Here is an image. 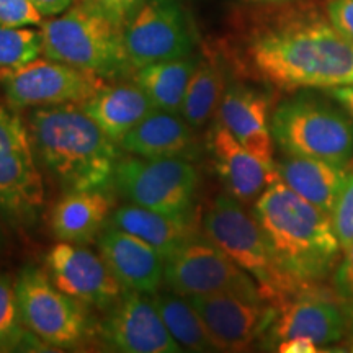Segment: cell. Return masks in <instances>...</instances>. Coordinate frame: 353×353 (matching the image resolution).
Instances as JSON below:
<instances>
[{
  "instance_id": "obj_24",
  "label": "cell",
  "mask_w": 353,
  "mask_h": 353,
  "mask_svg": "<svg viewBox=\"0 0 353 353\" xmlns=\"http://www.w3.org/2000/svg\"><path fill=\"white\" fill-rule=\"evenodd\" d=\"M110 226L139 237L164 259H169L185 242L201 232L198 231L193 214H165L136 205L121 206L114 211L110 218Z\"/></svg>"
},
{
  "instance_id": "obj_36",
  "label": "cell",
  "mask_w": 353,
  "mask_h": 353,
  "mask_svg": "<svg viewBox=\"0 0 353 353\" xmlns=\"http://www.w3.org/2000/svg\"><path fill=\"white\" fill-rule=\"evenodd\" d=\"M276 352L280 353H317L322 352L317 343L306 335H294V337L283 339L276 343Z\"/></svg>"
},
{
  "instance_id": "obj_13",
  "label": "cell",
  "mask_w": 353,
  "mask_h": 353,
  "mask_svg": "<svg viewBox=\"0 0 353 353\" xmlns=\"http://www.w3.org/2000/svg\"><path fill=\"white\" fill-rule=\"evenodd\" d=\"M278 343L294 335H306L322 352L353 337V301L343 299L322 285L303 290L278 307L276 319L268 330Z\"/></svg>"
},
{
  "instance_id": "obj_29",
  "label": "cell",
  "mask_w": 353,
  "mask_h": 353,
  "mask_svg": "<svg viewBox=\"0 0 353 353\" xmlns=\"http://www.w3.org/2000/svg\"><path fill=\"white\" fill-rule=\"evenodd\" d=\"M43 54V33L33 26L0 25V72L32 63Z\"/></svg>"
},
{
  "instance_id": "obj_15",
  "label": "cell",
  "mask_w": 353,
  "mask_h": 353,
  "mask_svg": "<svg viewBox=\"0 0 353 353\" xmlns=\"http://www.w3.org/2000/svg\"><path fill=\"white\" fill-rule=\"evenodd\" d=\"M99 335L101 343L123 353H176L182 347L174 341L151 299L134 291H123L121 298L107 309Z\"/></svg>"
},
{
  "instance_id": "obj_5",
  "label": "cell",
  "mask_w": 353,
  "mask_h": 353,
  "mask_svg": "<svg viewBox=\"0 0 353 353\" xmlns=\"http://www.w3.org/2000/svg\"><path fill=\"white\" fill-rule=\"evenodd\" d=\"M201 231L254 278L262 298L276 309L311 288L299 285L280 267L254 211H247L244 203L229 193L218 195L208 206Z\"/></svg>"
},
{
  "instance_id": "obj_27",
  "label": "cell",
  "mask_w": 353,
  "mask_h": 353,
  "mask_svg": "<svg viewBox=\"0 0 353 353\" xmlns=\"http://www.w3.org/2000/svg\"><path fill=\"white\" fill-rule=\"evenodd\" d=\"M151 301L174 341L188 352H214L208 330L190 301L179 293H154Z\"/></svg>"
},
{
  "instance_id": "obj_20",
  "label": "cell",
  "mask_w": 353,
  "mask_h": 353,
  "mask_svg": "<svg viewBox=\"0 0 353 353\" xmlns=\"http://www.w3.org/2000/svg\"><path fill=\"white\" fill-rule=\"evenodd\" d=\"M123 152L159 159L182 157L192 161L198 152L193 128L180 113L154 110L118 141Z\"/></svg>"
},
{
  "instance_id": "obj_14",
  "label": "cell",
  "mask_w": 353,
  "mask_h": 353,
  "mask_svg": "<svg viewBox=\"0 0 353 353\" xmlns=\"http://www.w3.org/2000/svg\"><path fill=\"white\" fill-rule=\"evenodd\" d=\"M196 309L216 350L244 352L272 329L278 309L234 294L185 296Z\"/></svg>"
},
{
  "instance_id": "obj_2",
  "label": "cell",
  "mask_w": 353,
  "mask_h": 353,
  "mask_svg": "<svg viewBox=\"0 0 353 353\" xmlns=\"http://www.w3.org/2000/svg\"><path fill=\"white\" fill-rule=\"evenodd\" d=\"M26 126L39 169L64 193L113 187L123 151L79 105L33 108Z\"/></svg>"
},
{
  "instance_id": "obj_19",
  "label": "cell",
  "mask_w": 353,
  "mask_h": 353,
  "mask_svg": "<svg viewBox=\"0 0 353 353\" xmlns=\"http://www.w3.org/2000/svg\"><path fill=\"white\" fill-rule=\"evenodd\" d=\"M210 152L228 193L244 205L255 203L276 179V172L268 170L219 121L211 128Z\"/></svg>"
},
{
  "instance_id": "obj_9",
  "label": "cell",
  "mask_w": 353,
  "mask_h": 353,
  "mask_svg": "<svg viewBox=\"0 0 353 353\" xmlns=\"http://www.w3.org/2000/svg\"><path fill=\"white\" fill-rule=\"evenodd\" d=\"M12 110L0 105V213L13 226L32 228L44 206L43 174L28 126Z\"/></svg>"
},
{
  "instance_id": "obj_35",
  "label": "cell",
  "mask_w": 353,
  "mask_h": 353,
  "mask_svg": "<svg viewBox=\"0 0 353 353\" xmlns=\"http://www.w3.org/2000/svg\"><path fill=\"white\" fill-rule=\"evenodd\" d=\"M327 0H236L237 8L245 10H275L290 7H324Z\"/></svg>"
},
{
  "instance_id": "obj_25",
  "label": "cell",
  "mask_w": 353,
  "mask_h": 353,
  "mask_svg": "<svg viewBox=\"0 0 353 353\" xmlns=\"http://www.w3.org/2000/svg\"><path fill=\"white\" fill-rule=\"evenodd\" d=\"M228 87L226 59L219 50L200 57L185 92L180 114L193 130H200L218 112Z\"/></svg>"
},
{
  "instance_id": "obj_8",
  "label": "cell",
  "mask_w": 353,
  "mask_h": 353,
  "mask_svg": "<svg viewBox=\"0 0 353 353\" xmlns=\"http://www.w3.org/2000/svg\"><path fill=\"white\" fill-rule=\"evenodd\" d=\"M196 167L182 157L121 156L113 176V187L136 206L159 213L193 214L198 192Z\"/></svg>"
},
{
  "instance_id": "obj_32",
  "label": "cell",
  "mask_w": 353,
  "mask_h": 353,
  "mask_svg": "<svg viewBox=\"0 0 353 353\" xmlns=\"http://www.w3.org/2000/svg\"><path fill=\"white\" fill-rule=\"evenodd\" d=\"M76 2L95 8L118 26L125 28L145 0H76Z\"/></svg>"
},
{
  "instance_id": "obj_33",
  "label": "cell",
  "mask_w": 353,
  "mask_h": 353,
  "mask_svg": "<svg viewBox=\"0 0 353 353\" xmlns=\"http://www.w3.org/2000/svg\"><path fill=\"white\" fill-rule=\"evenodd\" d=\"M324 10L334 28L353 41V0H327Z\"/></svg>"
},
{
  "instance_id": "obj_7",
  "label": "cell",
  "mask_w": 353,
  "mask_h": 353,
  "mask_svg": "<svg viewBox=\"0 0 353 353\" xmlns=\"http://www.w3.org/2000/svg\"><path fill=\"white\" fill-rule=\"evenodd\" d=\"M15 294L25 327L48 347L77 348L90 335L85 304L63 293L43 268L25 265L15 278Z\"/></svg>"
},
{
  "instance_id": "obj_4",
  "label": "cell",
  "mask_w": 353,
  "mask_h": 353,
  "mask_svg": "<svg viewBox=\"0 0 353 353\" xmlns=\"http://www.w3.org/2000/svg\"><path fill=\"white\" fill-rule=\"evenodd\" d=\"M273 143L283 154L339 167L353 162V120L327 92L298 90L270 117Z\"/></svg>"
},
{
  "instance_id": "obj_10",
  "label": "cell",
  "mask_w": 353,
  "mask_h": 353,
  "mask_svg": "<svg viewBox=\"0 0 353 353\" xmlns=\"http://www.w3.org/2000/svg\"><path fill=\"white\" fill-rule=\"evenodd\" d=\"M164 281L174 293L182 296L234 294L252 301H265L254 278L203 231L165 259Z\"/></svg>"
},
{
  "instance_id": "obj_31",
  "label": "cell",
  "mask_w": 353,
  "mask_h": 353,
  "mask_svg": "<svg viewBox=\"0 0 353 353\" xmlns=\"http://www.w3.org/2000/svg\"><path fill=\"white\" fill-rule=\"evenodd\" d=\"M43 19L30 0H0V25L41 26Z\"/></svg>"
},
{
  "instance_id": "obj_12",
  "label": "cell",
  "mask_w": 353,
  "mask_h": 353,
  "mask_svg": "<svg viewBox=\"0 0 353 353\" xmlns=\"http://www.w3.org/2000/svg\"><path fill=\"white\" fill-rule=\"evenodd\" d=\"M107 82L95 74L50 57H38L21 68L0 72V87L13 110L81 105Z\"/></svg>"
},
{
  "instance_id": "obj_30",
  "label": "cell",
  "mask_w": 353,
  "mask_h": 353,
  "mask_svg": "<svg viewBox=\"0 0 353 353\" xmlns=\"http://www.w3.org/2000/svg\"><path fill=\"white\" fill-rule=\"evenodd\" d=\"M330 219H332L335 236L342 247V252H345L353 244V167L348 170L345 187L335 203Z\"/></svg>"
},
{
  "instance_id": "obj_6",
  "label": "cell",
  "mask_w": 353,
  "mask_h": 353,
  "mask_svg": "<svg viewBox=\"0 0 353 353\" xmlns=\"http://www.w3.org/2000/svg\"><path fill=\"white\" fill-rule=\"evenodd\" d=\"M43 56L95 74L105 81H121L134 69L128 59L123 28L95 8L76 2L61 15L41 23Z\"/></svg>"
},
{
  "instance_id": "obj_26",
  "label": "cell",
  "mask_w": 353,
  "mask_h": 353,
  "mask_svg": "<svg viewBox=\"0 0 353 353\" xmlns=\"http://www.w3.org/2000/svg\"><path fill=\"white\" fill-rule=\"evenodd\" d=\"M200 57L201 56L195 52L182 59L148 64L134 70L132 82L143 88L156 110L180 113L187 85L200 63Z\"/></svg>"
},
{
  "instance_id": "obj_22",
  "label": "cell",
  "mask_w": 353,
  "mask_h": 353,
  "mask_svg": "<svg viewBox=\"0 0 353 353\" xmlns=\"http://www.w3.org/2000/svg\"><path fill=\"white\" fill-rule=\"evenodd\" d=\"M79 107L114 143L156 110L143 88L134 82L114 85L107 82Z\"/></svg>"
},
{
  "instance_id": "obj_1",
  "label": "cell",
  "mask_w": 353,
  "mask_h": 353,
  "mask_svg": "<svg viewBox=\"0 0 353 353\" xmlns=\"http://www.w3.org/2000/svg\"><path fill=\"white\" fill-rule=\"evenodd\" d=\"M219 51L239 76L288 94L353 83V41L334 28L321 6L237 8Z\"/></svg>"
},
{
  "instance_id": "obj_37",
  "label": "cell",
  "mask_w": 353,
  "mask_h": 353,
  "mask_svg": "<svg viewBox=\"0 0 353 353\" xmlns=\"http://www.w3.org/2000/svg\"><path fill=\"white\" fill-rule=\"evenodd\" d=\"M30 2L38 8V12L41 13L43 17L51 19V17L64 13L70 6L76 3V0H30Z\"/></svg>"
},
{
  "instance_id": "obj_18",
  "label": "cell",
  "mask_w": 353,
  "mask_h": 353,
  "mask_svg": "<svg viewBox=\"0 0 353 353\" xmlns=\"http://www.w3.org/2000/svg\"><path fill=\"white\" fill-rule=\"evenodd\" d=\"M99 250L125 291L157 293L164 283L165 259L143 239L108 226L99 236Z\"/></svg>"
},
{
  "instance_id": "obj_16",
  "label": "cell",
  "mask_w": 353,
  "mask_h": 353,
  "mask_svg": "<svg viewBox=\"0 0 353 353\" xmlns=\"http://www.w3.org/2000/svg\"><path fill=\"white\" fill-rule=\"evenodd\" d=\"M46 268L57 288L85 306L107 311L125 291L101 255L81 244L57 242L46 254Z\"/></svg>"
},
{
  "instance_id": "obj_21",
  "label": "cell",
  "mask_w": 353,
  "mask_h": 353,
  "mask_svg": "<svg viewBox=\"0 0 353 353\" xmlns=\"http://www.w3.org/2000/svg\"><path fill=\"white\" fill-rule=\"evenodd\" d=\"M275 170L286 187L329 216L332 214L348 176L347 167L288 154L275 161Z\"/></svg>"
},
{
  "instance_id": "obj_28",
  "label": "cell",
  "mask_w": 353,
  "mask_h": 353,
  "mask_svg": "<svg viewBox=\"0 0 353 353\" xmlns=\"http://www.w3.org/2000/svg\"><path fill=\"white\" fill-rule=\"evenodd\" d=\"M46 343L30 332L21 321L15 294V281L0 273V353L41 352Z\"/></svg>"
},
{
  "instance_id": "obj_17",
  "label": "cell",
  "mask_w": 353,
  "mask_h": 353,
  "mask_svg": "<svg viewBox=\"0 0 353 353\" xmlns=\"http://www.w3.org/2000/svg\"><path fill=\"white\" fill-rule=\"evenodd\" d=\"M218 121L268 170L276 172L270 94L244 82L228 83L218 108Z\"/></svg>"
},
{
  "instance_id": "obj_34",
  "label": "cell",
  "mask_w": 353,
  "mask_h": 353,
  "mask_svg": "<svg viewBox=\"0 0 353 353\" xmlns=\"http://www.w3.org/2000/svg\"><path fill=\"white\" fill-rule=\"evenodd\" d=\"M332 290L335 294L348 301H353V244L343 252L332 273Z\"/></svg>"
},
{
  "instance_id": "obj_3",
  "label": "cell",
  "mask_w": 353,
  "mask_h": 353,
  "mask_svg": "<svg viewBox=\"0 0 353 353\" xmlns=\"http://www.w3.org/2000/svg\"><path fill=\"white\" fill-rule=\"evenodd\" d=\"M252 211L280 267L303 286L324 283L339 265L342 247L332 219L280 179L265 188Z\"/></svg>"
},
{
  "instance_id": "obj_11",
  "label": "cell",
  "mask_w": 353,
  "mask_h": 353,
  "mask_svg": "<svg viewBox=\"0 0 353 353\" xmlns=\"http://www.w3.org/2000/svg\"><path fill=\"white\" fill-rule=\"evenodd\" d=\"M132 69L195 54L198 33L190 13L176 0H145L123 28Z\"/></svg>"
},
{
  "instance_id": "obj_38",
  "label": "cell",
  "mask_w": 353,
  "mask_h": 353,
  "mask_svg": "<svg viewBox=\"0 0 353 353\" xmlns=\"http://www.w3.org/2000/svg\"><path fill=\"white\" fill-rule=\"evenodd\" d=\"M327 94L339 101L343 108L347 110L348 114L353 120V83L352 85H343V87H335L325 90Z\"/></svg>"
},
{
  "instance_id": "obj_23",
  "label": "cell",
  "mask_w": 353,
  "mask_h": 353,
  "mask_svg": "<svg viewBox=\"0 0 353 353\" xmlns=\"http://www.w3.org/2000/svg\"><path fill=\"white\" fill-rule=\"evenodd\" d=\"M113 201L107 192H70L56 203L51 213V231L57 242L87 244L107 229Z\"/></svg>"
}]
</instances>
